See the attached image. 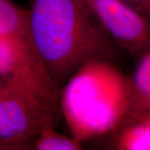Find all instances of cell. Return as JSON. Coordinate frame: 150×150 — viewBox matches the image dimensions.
<instances>
[{
	"label": "cell",
	"mask_w": 150,
	"mask_h": 150,
	"mask_svg": "<svg viewBox=\"0 0 150 150\" xmlns=\"http://www.w3.org/2000/svg\"><path fill=\"white\" fill-rule=\"evenodd\" d=\"M59 104L12 79H0V149H22L54 126Z\"/></svg>",
	"instance_id": "cell-4"
},
{
	"label": "cell",
	"mask_w": 150,
	"mask_h": 150,
	"mask_svg": "<svg viewBox=\"0 0 150 150\" xmlns=\"http://www.w3.org/2000/svg\"><path fill=\"white\" fill-rule=\"evenodd\" d=\"M120 48L133 56L150 49V21L124 0H81Z\"/></svg>",
	"instance_id": "cell-5"
},
{
	"label": "cell",
	"mask_w": 150,
	"mask_h": 150,
	"mask_svg": "<svg viewBox=\"0 0 150 150\" xmlns=\"http://www.w3.org/2000/svg\"><path fill=\"white\" fill-rule=\"evenodd\" d=\"M0 79L17 81L59 104V88L38 54L28 10L10 0H0Z\"/></svg>",
	"instance_id": "cell-3"
},
{
	"label": "cell",
	"mask_w": 150,
	"mask_h": 150,
	"mask_svg": "<svg viewBox=\"0 0 150 150\" xmlns=\"http://www.w3.org/2000/svg\"><path fill=\"white\" fill-rule=\"evenodd\" d=\"M28 15L38 54L59 89L86 62L118 57L120 48L81 0H30Z\"/></svg>",
	"instance_id": "cell-1"
},
{
	"label": "cell",
	"mask_w": 150,
	"mask_h": 150,
	"mask_svg": "<svg viewBox=\"0 0 150 150\" xmlns=\"http://www.w3.org/2000/svg\"><path fill=\"white\" fill-rule=\"evenodd\" d=\"M59 107L70 135L82 144L114 133L131 112V79L113 62L88 61L60 88Z\"/></svg>",
	"instance_id": "cell-2"
},
{
	"label": "cell",
	"mask_w": 150,
	"mask_h": 150,
	"mask_svg": "<svg viewBox=\"0 0 150 150\" xmlns=\"http://www.w3.org/2000/svg\"><path fill=\"white\" fill-rule=\"evenodd\" d=\"M113 147L118 150H150V123L128 120L116 131Z\"/></svg>",
	"instance_id": "cell-7"
},
{
	"label": "cell",
	"mask_w": 150,
	"mask_h": 150,
	"mask_svg": "<svg viewBox=\"0 0 150 150\" xmlns=\"http://www.w3.org/2000/svg\"><path fill=\"white\" fill-rule=\"evenodd\" d=\"M33 145L37 150H79L82 143L71 135H65L56 131L54 126L46 127L33 140Z\"/></svg>",
	"instance_id": "cell-8"
},
{
	"label": "cell",
	"mask_w": 150,
	"mask_h": 150,
	"mask_svg": "<svg viewBox=\"0 0 150 150\" xmlns=\"http://www.w3.org/2000/svg\"><path fill=\"white\" fill-rule=\"evenodd\" d=\"M140 13L150 17V0H124Z\"/></svg>",
	"instance_id": "cell-9"
},
{
	"label": "cell",
	"mask_w": 150,
	"mask_h": 150,
	"mask_svg": "<svg viewBox=\"0 0 150 150\" xmlns=\"http://www.w3.org/2000/svg\"><path fill=\"white\" fill-rule=\"evenodd\" d=\"M0 150H1V149H0Z\"/></svg>",
	"instance_id": "cell-11"
},
{
	"label": "cell",
	"mask_w": 150,
	"mask_h": 150,
	"mask_svg": "<svg viewBox=\"0 0 150 150\" xmlns=\"http://www.w3.org/2000/svg\"><path fill=\"white\" fill-rule=\"evenodd\" d=\"M134 120H142V121L150 123V112H148V113H144V114H141V115L133 117V118H129V120H134Z\"/></svg>",
	"instance_id": "cell-10"
},
{
	"label": "cell",
	"mask_w": 150,
	"mask_h": 150,
	"mask_svg": "<svg viewBox=\"0 0 150 150\" xmlns=\"http://www.w3.org/2000/svg\"><path fill=\"white\" fill-rule=\"evenodd\" d=\"M131 83L132 109L129 119L150 112V49L140 55Z\"/></svg>",
	"instance_id": "cell-6"
}]
</instances>
